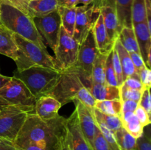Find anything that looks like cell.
<instances>
[{"mask_svg":"<svg viewBox=\"0 0 151 150\" xmlns=\"http://www.w3.org/2000/svg\"><path fill=\"white\" fill-rule=\"evenodd\" d=\"M68 139L66 119L61 116L43 120L35 113H29L18 134L14 144L32 143L55 150H63Z\"/></svg>","mask_w":151,"mask_h":150,"instance_id":"cell-1","label":"cell"},{"mask_svg":"<svg viewBox=\"0 0 151 150\" xmlns=\"http://www.w3.org/2000/svg\"><path fill=\"white\" fill-rule=\"evenodd\" d=\"M50 96L55 98L61 105L79 101L91 109L94 108L96 100L83 84L79 75L72 67L60 72L58 82Z\"/></svg>","mask_w":151,"mask_h":150,"instance_id":"cell-2","label":"cell"},{"mask_svg":"<svg viewBox=\"0 0 151 150\" xmlns=\"http://www.w3.org/2000/svg\"><path fill=\"white\" fill-rule=\"evenodd\" d=\"M0 24L5 26L13 33L22 37L44 49H47L43 38L38 32L32 18L18 9L1 2Z\"/></svg>","mask_w":151,"mask_h":150,"instance_id":"cell-3","label":"cell"},{"mask_svg":"<svg viewBox=\"0 0 151 150\" xmlns=\"http://www.w3.org/2000/svg\"><path fill=\"white\" fill-rule=\"evenodd\" d=\"M13 76L22 81L36 99L49 96L58 82L60 71L56 69L35 66L22 71H15Z\"/></svg>","mask_w":151,"mask_h":150,"instance_id":"cell-4","label":"cell"},{"mask_svg":"<svg viewBox=\"0 0 151 150\" xmlns=\"http://www.w3.org/2000/svg\"><path fill=\"white\" fill-rule=\"evenodd\" d=\"M13 35L18 46V57L15 61L17 71H22L35 66L59 71L55 59L49 54L47 49H44L37 44L16 34L13 33Z\"/></svg>","mask_w":151,"mask_h":150,"instance_id":"cell-5","label":"cell"},{"mask_svg":"<svg viewBox=\"0 0 151 150\" xmlns=\"http://www.w3.org/2000/svg\"><path fill=\"white\" fill-rule=\"evenodd\" d=\"M36 99L24 84L15 76L0 89V110L15 109L27 113H33Z\"/></svg>","mask_w":151,"mask_h":150,"instance_id":"cell-6","label":"cell"},{"mask_svg":"<svg viewBox=\"0 0 151 150\" xmlns=\"http://www.w3.org/2000/svg\"><path fill=\"white\" fill-rule=\"evenodd\" d=\"M79 44L64 30L62 26L59 32L58 42L55 51V59L59 71H63L75 64L78 58Z\"/></svg>","mask_w":151,"mask_h":150,"instance_id":"cell-7","label":"cell"},{"mask_svg":"<svg viewBox=\"0 0 151 150\" xmlns=\"http://www.w3.org/2000/svg\"><path fill=\"white\" fill-rule=\"evenodd\" d=\"M98 52L91 29L85 40L79 44L77 61L72 66L78 74L81 79H91V69Z\"/></svg>","mask_w":151,"mask_h":150,"instance_id":"cell-8","label":"cell"},{"mask_svg":"<svg viewBox=\"0 0 151 150\" xmlns=\"http://www.w3.org/2000/svg\"><path fill=\"white\" fill-rule=\"evenodd\" d=\"M28 114L11 108L0 110V138L14 142Z\"/></svg>","mask_w":151,"mask_h":150,"instance_id":"cell-9","label":"cell"},{"mask_svg":"<svg viewBox=\"0 0 151 150\" xmlns=\"http://www.w3.org/2000/svg\"><path fill=\"white\" fill-rule=\"evenodd\" d=\"M99 15L100 10L93 3L88 5L77 6L73 38L78 44H81L85 40L88 32L92 29Z\"/></svg>","mask_w":151,"mask_h":150,"instance_id":"cell-10","label":"cell"},{"mask_svg":"<svg viewBox=\"0 0 151 150\" xmlns=\"http://www.w3.org/2000/svg\"><path fill=\"white\" fill-rule=\"evenodd\" d=\"M38 32L55 52L58 42L61 21L58 10L41 17L32 18Z\"/></svg>","mask_w":151,"mask_h":150,"instance_id":"cell-11","label":"cell"},{"mask_svg":"<svg viewBox=\"0 0 151 150\" xmlns=\"http://www.w3.org/2000/svg\"><path fill=\"white\" fill-rule=\"evenodd\" d=\"M68 129V141L71 150H93L92 147L83 134L80 126L76 110L66 119Z\"/></svg>","mask_w":151,"mask_h":150,"instance_id":"cell-12","label":"cell"},{"mask_svg":"<svg viewBox=\"0 0 151 150\" xmlns=\"http://www.w3.org/2000/svg\"><path fill=\"white\" fill-rule=\"evenodd\" d=\"M75 104H76L75 110L78 114L81 129L85 138L92 147L93 140H94L96 126H97V123L93 111L94 109L86 107L81 101L77 100L75 101Z\"/></svg>","mask_w":151,"mask_h":150,"instance_id":"cell-13","label":"cell"},{"mask_svg":"<svg viewBox=\"0 0 151 150\" xmlns=\"http://www.w3.org/2000/svg\"><path fill=\"white\" fill-rule=\"evenodd\" d=\"M133 28L137 38L140 54L146 66L150 69L151 63V31L149 29L146 22L134 24Z\"/></svg>","mask_w":151,"mask_h":150,"instance_id":"cell-14","label":"cell"},{"mask_svg":"<svg viewBox=\"0 0 151 150\" xmlns=\"http://www.w3.org/2000/svg\"><path fill=\"white\" fill-rule=\"evenodd\" d=\"M81 81L96 101L120 100L119 87L95 83L91 79H81Z\"/></svg>","mask_w":151,"mask_h":150,"instance_id":"cell-15","label":"cell"},{"mask_svg":"<svg viewBox=\"0 0 151 150\" xmlns=\"http://www.w3.org/2000/svg\"><path fill=\"white\" fill-rule=\"evenodd\" d=\"M61 104L52 96H44L36 99L34 113L43 120H49L58 116Z\"/></svg>","mask_w":151,"mask_h":150,"instance_id":"cell-16","label":"cell"},{"mask_svg":"<svg viewBox=\"0 0 151 150\" xmlns=\"http://www.w3.org/2000/svg\"><path fill=\"white\" fill-rule=\"evenodd\" d=\"M97 49L99 52L108 54L114 48V43L111 42L108 36L102 15H99L95 24L92 28Z\"/></svg>","mask_w":151,"mask_h":150,"instance_id":"cell-17","label":"cell"},{"mask_svg":"<svg viewBox=\"0 0 151 150\" xmlns=\"http://www.w3.org/2000/svg\"><path fill=\"white\" fill-rule=\"evenodd\" d=\"M0 54L14 61L18 57V46L13 33L1 24H0Z\"/></svg>","mask_w":151,"mask_h":150,"instance_id":"cell-18","label":"cell"},{"mask_svg":"<svg viewBox=\"0 0 151 150\" xmlns=\"http://www.w3.org/2000/svg\"><path fill=\"white\" fill-rule=\"evenodd\" d=\"M114 48L117 53L121 66H122V75H123V82L125 79L130 76H137L139 77L137 73L135 67L132 63L130 54L122 45L119 40L116 39L114 44Z\"/></svg>","mask_w":151,"mask_h":150,"instance_id":"cell-19","label":"cell"},{"mask_svg":"<svg viewBox=\"0 0 151 150\" xmlns=\"http://www.w3.org/2000/svg\"><path fill=\"white\" fill-rule=\"evenodd\" d=\"M58 0H32L29 2V13L32 18L41 17L58 10Z\"/></svg>","mask_w":151,"mask_h":150,"instance_id":"cell-20","label":"cell"},{"mask_svg":"<svg viewBox=\"0 0 151 150\" xmlns=\"http://www.w3.org/2000/svg\"><path fill=\"white\" fill-rule=\"evenodd\" d=\"M133 0H114L119 32L122 27H133L131 4Z\"/></svg>","mask_w":151,"mask_h":150,"instance_id":"cell-21","label":"cell"},{"mask_svg":"<svg viewBox=\"0 0 151 150\" xmlns=\"http://www.w3.org/2000/svg\"><path fill=\"white\" fill-rule=\"evenodd\" d=\"M120 118L122 127L125 128V130L128 131L135 138H138L141 136L145 126L140 123L135 113L133 112H125L122 113Z\"/></svg>","mask_w":151,"mask_h":150,"instance_id":"cell-22","label":"cell"},{"mask_svg":"<svg viewBox=\"0 0 151 150\" xmlns=\"http://www.w3.org/2000/svg\"><path fill=\"white\" fill-rule=\"evenodd\" d=\"M76 7H68L59 6L58 8L62 27L69 35L72 37L76 21Z\"/></svg>","mask_w":151,"mask_h":150,"instance_id":"cell-23","label":"cell"},{"mask_svg":"<svg viewBox=\"0 0 151 150\" xmlns=\"http://www.w3.org/2000/svg\"><path fill=\"white\" fill-rule=\"evenodd\" d=\"M109 54V53H108ZM108 54L98 52L91 69V80L95 83H106V62Z\"/></svg>","mask_w":151,"mask_h":150,"instance_id":"cell-24","label":"cell"},{"mask_svg":"<svg viewBox=\"0 0 151 150\" xmlns=\"http://www.w3.org/2000/svg\"><path fill=\"white\" fill-rule=\"evenodd\" d=\"M118 39L119 40L124 48L129 53H139L137 38L133 27H122L118 35Z\"/></svg>","mask_w":151,"mask_h":150,"instance_id":"cell-25","label":"cell"},{"mask_svg":"<svg viewBox=\"0 0 151 150\" xmlns=\"http://www.w3.org/2000/svg\"><path fill=\"white\" fill-rule=\"evenodd\" d=\"M93 111H94V116L95 118L96 122L102 124L106 126L114 133L118 129H120L121 127H122V120L119 116L104 114L96 108H94Z\"/></svg>","mask_w":151,"mask_h":150,"instance_id":"cell-26","label":"cell"},{"mask_svg":"<svg viewBox=\"0 0 151 150\" xmlns=\"http://www.w3.org/2000/svg\"><path fill=\"white\" fill-rule=\"evenodd\" d=\"M94 108L101 113L121 117L122 102L120 100H103L96 101Z\"/></svg>","mask_w":151,"mask_h":150,"instance_id":"cell-27","label":"cell"},{"mask_svg":"<svg viewBox=\"0 0 151 150\" xmlns=\"http://www.w3.org/2000/svg\"><path fill=\"white\" fill-rule=\"evenodd\" d=\"M114 136L121 150H136L137 138L125 130V128L121 127L116 131Z\"/></svg>","mask_w":151,"mask_h":150,"instance_id":"cell-28","label":"cell"},{"mask_svg":"<svg viewBox=\"0 0 151 150\" xmlns=\"http://www.w3.org/2000/svg\"><path fill=\"white\" fill-rule=\"evenodd\" d=\"M131 21L132 25L146 22L145 1V0H133L131 4Z\"/></svg>","mask_w":151,"mask_h":150,"instance_id":"cell-29","label":"cell"},{"mask_svg":"<svg viewBox=\"0 0 151 150\" xmlns=\"http://www.w3.org/2000/svg\"><path fill=\"white\" fill-rule=\"evenodd\" d=\"M112 57H113V49L108 54L107 58H106V71H105L106 83L109 85H111V86L119 87L114 70Z\"/></svg>","mask_w":151,"mask_h":150,"instance_id":"cell-30","label":"cell"},{"mask_svg":"<svg viewBox=\"0 0 151 150\" xmlns=\"http://www.w3.org/2000/svg\"><path fill=\"white\" fill-rule=\"evenodd\" d=\"M96 123H97V122H96ZM97 126H98L99 129H100L102 135L104 137L105 140L106 141L107 144H109L111 150H121L119 145L117 144V142H116V141L114 133L111 130H110L109 128L106 127V126L102 124L97 123Z\"/></svg>","mask_w":151,"mask_h":150,"instance_id":"cell-31","label":"cell"},{"mask_svg":"<svg viewBox=\"0 0 151 150\" xmlns=\"http://www.w3.org/2000/svg\"><path fill=\"white\" fill-rule=\"evenodd\" d=\"M142 91L128 88L122 85L121 86H119L120 101H125V100H132V101H136L139 104V101L141 98Z\"/></svg>","mask_w":151,"mask_h":150,"instance_id":"cell-32","label":"cell"},{"mask_svg":"<svg viewBox=\"0 0 151 150\" xmlns=\"http://www.w3.org/2000/svg\"><path fill=\"white\" fill-rule=\"evenodd\" d=\"M92 148L93 150H111L109 144H107L104 137L102 135L97 125L96 126L95 134L93 140Z\"/></svg>","mask_w":151,"mask_h":150,"instance_id":"cell-33","label":"cell"},{"mask_svg":"<svg viewBox=\"0 0 151 150\" xmlns=\"http://www.w3.org/2000/svg\"><path fill=\"white\" fill-rule=\"evenodd\" d=\"M1 3L9 4L15 8L18 9L22 13L29 16V0H0Z\"/></svg>","mask_w":151,"mask_h":150,"instance_id":"cell-34","label":"cell"},{"mask_svg":"<svg viewBox=\"0 0 151 150\" xmlns=\"http://www.w3.org/2000/svg\"><path fill=\"white\" fill-rule=\"evenodd\" d=\"M136 150H151V139L149 132L143 131L140 137L137 138Z\"/></svg>","mask_w":151,"mask_h":150,"instance_id":"cell-35","label":"cell"},{"mask_svg":"<svg viewBox=\"0 0 151 150\" xmlns=\"http://www.w3.org/2000/svg\"><path fill=\"white\" fill-rule=\"evenodd\" d=\"M112 60H113L114 70L115 75H116V79H117L118 85L119 87L123 83V75H122V66H121L117 53H116L114 48H113V57H112Z\"/></svg>","mask_w":151,"mask_h":150,"instance_id":"cell-36","label":"cell"},{"mask_svg":"<svg viewBox=\"0 0 151 150\" xmlns=\"http://www.w3.org/2000/svg\"><path fill=\"white\" fill-rule=\"evenodd\" d=\"M150 88H144L142 91L141 98L139 101V105L141 106L148 115L151 114V97Z\"/></svg>","mask_w":151,"mask_h":150,"instance_id":"cell-37","label":"cell"},{"mask_svg":"<svg viewBox=\"0 0 151 150\" xmlns=\"http://www.w3.org/2000/svg\"><path fill=\"white\" fill-rule=\"evenodd\" d=\"M138 76L140 82L144 88H150L151 86V71L148 67L145 66L138 72Z\"/></svg>","mask_w":151,"mask_h":150,"instance_id":"cell-38","label":"cell"},{"mask_svg":"<svg viewBox=\"0 0 151 150\" xmlns=\"http://www.w3.org/2000/svg\"><path fill=\"white\" fill-rule=\"evenodd\" d=\"M122 85L128 88L138 90V91H142L144 89V87H143L142 82H140L139 78L137 77V76H130V77H128L124 80L123 83Z\"/></svg>","mask_w":151,"mask_h":150,"instance_id":"cell-39","label":"cell"},{"mask_svg":"<svg viewBox=\"0 0 151 150\" xmlns=\"http://www.w3.org/2000/svg\"><path fill=\"white\" fill-rule=\"evenodd\" d=\"M136 116L139 119L140 123L144 126H147L150 124V116L148 115V113L141 107L138 105V107L136 109L135 112Z\"/></svg>","mask_w":151,"mask_h":150,"instance_id":"cell-40","label":"cell"},{"mask_svg":"<svg viewBox=\"0 0 151 150\" xmlns=\"http://www.w3.org/2000/svg\"><path fill=\"white\" fill-rule=\"evenodd\" d=\"M19 150H55L46 146L32 143H24L20 144H15Z\"/></svg>","mask_w":151,"mask_h":150,"instance_id":"cell-41","label":"cell"},{"mask_svg":"<svg viewBox=\"0 0 151 150\" xmlns=\"http://www.w3.org/2000/svg\"><path fill=\"white\" fill-rule=\"evenodd\" d=\"M130 54V57H131L132 63L134 64V67H135L137 73H138L141 69L145 67L146 65L145 63L144 60H143L141 54L139 52H131Z\"/></svg>","mask_w":151,"mask_h":150,"instance_id":"cell-42","label":"cell"},{"mask_svg":"<svg viewBox=\"0 0 151 150\" xmlns=\"http://www.w3.org/2000/svg\"><path fill=\"white\" fill-rule=\"evenodd\" d=\"M121 102H122V113H125V112L134 113L139 105L138 103L132 100H125Z\"/></svg>","mask_w":151,"mask_h":150,"instance_id":"cell-43","label":"cell"},{"mask_svg":"<svg viewBox=\"0 0 151 150\" xmlns=\"http://www.w3.org/2000/svg\"><path fill=\"white\" fill-rule=\"evenodd\" d=\"M0 150H19L14 143L1 138L0 141Z\"/></svg>","mask_w":151,"mask_h":150,"instance_id":"cell-44","label":"cell"},{"mask_svg":"<svg viewBox=\"0 0 151 150\" xmlns=\"http://www.w3.org/2000/svg\"><path fill=\"white\" fill-rule=\"evenodd\" d=\"M145 1L146 18H147V25L149 29L151 31V0H145Z\"/></svg>","mask_w":151,"mask_h":150,"instance_id":"cell-45","label":"cell"},{"mask_svg":"<svg viewBox=\"0 0 151 150\" xmlns=\"http://www.w3.org/2000/svg\"><path fill=\"white\" fill-rule=\"evenodd\" d=\"M78 0H58L59 6L72 7L78 6Z\"/></svg>","mask_w":151,"mask_h":150,"instance_id":"cell-46","label":"cell"},{"mask_svg":"<svg viewBox=\"0 0 151 150\" xmlns=\"http://www.w3.org/2000/svg\"><path fill=\"white\" fill-rule=\"evenodd\" d=\"M11 78L12 77L4 76V75H1V74H0V89H1V88H3L5 85H7V84L10 81Z\"/></svg>","mask_w":151,"mask_h":150,"instance_id":"cell-47","label":"cell"},{"mask_svg":"<svg viewBox=\"0 0 151 150\" xmlns=\"http://www.w3.org/2000/svg\"><path fill=\"white\" fill-rule=\"evenodd\" d=\"M94 0H78V4L81 5H88V4H91Z\"/></svg>","mask_w":151,"mask_h":150,"instance_id":"cell-48","label":"cell"},{"mask_svg":"<svg viewBox=\"0 0 151 150\" xmlns=\"http://www.w3.org/2000/svg\"><path fill=\"white\" fill-rule=\"evenodd\" d=\"M64 150H71L70 146H69V141H68V139H67V141H66V146H65Z\"/></svg>","mask_w":151,"mask_h":150,"instance_id":"cell-49","label":"cell"},{"mask_svg":"<svg viewBox=\"0 0 151 150\" xmlns=\"http://www.w3.org/2000/svg\"><path fill=\"white\" fill-rule=\"evenodd\" d=\"M1 138H0V141H1Z\"/></svg>","mask_w":151,"mask_h":150,"instance_id":"cell-50","label":"cell"},{"mask_svg":"<svg viewBox=\"0 0 151 150\" xmlns=\"http://www.w3.org/2000/svg\"><path fill=\"white\" fill-rule=\"evenodd\" d=\"M0 5H1V1H0Z\"/></svg>","mask_w":151,"mask_h":150,"instance_id":"cell-51","label":"cell"},{"mask_svg":"<svg viewBox=\"0 0 151 150\" xmlns=\"http://www.w3.org/2000/svg\"><path fill=\"white\" fill-rule=\"evenodd\" d=\"M29 1H32V0H29Z\"/></svg>","mask_w":151,"mask_h":150,"instance_id":"cell-52","label":"cell"},{"mask_svg":"<svg viewBox=\"0 0 151 150\" xmlns=\"http://www.w3.org/2000/svg\"><path fill=\"white\" fill-rule=\"evenodd\" d=\"M63 150H64V149H63Z\"/></svg>","mask_w":151,"mask_h":150,"instance_id":"cell-53","label":"cell"}]
</instances>
